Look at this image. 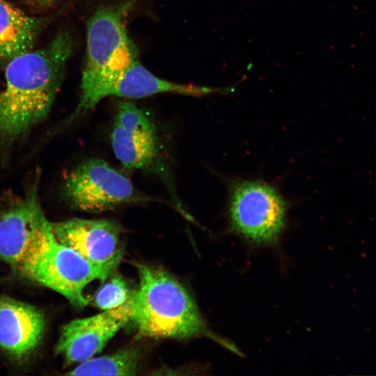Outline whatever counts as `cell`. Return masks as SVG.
Wrapping results in <instances>:
<instances>
[{
	"instance_id": "cell-11",
	"label": "cell",
	"mask_w": 376,
	"mask_h": 376,
	"mask_svg": "<svg viewBox=\"0 0 376 376\" xmlns=\"http://www.w3.org/2000/svg\"><path fill=\"white\" fill-rule=\"evenodd\" d=\"M45 314L37 307L0 296V349L15 361H24L43 338Z\"/></svg>"
},
{
	"instance_id": "cell-6",
	"label": "cell",
	"mask_w": 376,
	"mask_h": 376,
	"mask_svg": "<svg viewBox=\"0 0 376 376\" xmlns=\"http://www.w3.org/2000/svg\"><path fill=\"white\" fill-rule=\"evenodd\" d=\"M63 192L74 207L90 212L152 201L138 192L123 173L97 158L86 160L71 171L64 180Z\"/></svg>"
},
{
	"instance_id": "cell-5",
	"label": "cell",
	"mask_w": 376,
	"mask_h": 376,
	"mask_svg": "<svg viewBox=\"0 0 376 376\" xmlns=\"http://www.w3.org/2000/svg\"><path fill=\"white\" fill-rule=\"evenodd\" d=\"M286 203L272 186L240 181L231 191L229 214L234 231L257 246L273 245L285 227Z\"/></svg>"
},
{
	"instance_id": "cell-10",
	"label": "cell",
	"mask_w": 376,
	"mask_h": 376,
	"mask_svg": "<svg viewBox=\"0 0 376 376\" xmlns=\"http://www.w3.org/2000/svg\"><path fill=\"white\" fill-rule=\"evenodd\" d=\"M56 240L75 250L87 260L100 266L116 268L123 251L120 228L111 221L73 218L51 223Z\"/></svg>"
},
{
	"instance_id": "cell-8",
	"label": "cell",
	"mask_w": 376,
	"mask_h": 376,
	"mask_svg": "<svg viewBox=\"0 0 376 376\" xmlns=\"http://www.w3.org/2000/svg\"><path fill=\"white\" fill-rule=\"evenodd\" d=\"M128 300L116 308L63 325L55 347L56 354L61 355L67 364H72L82 363L101 352L118 331L130 321Z\"/></svg>"
},
{
	"instance_id": "cell-2",
	"label": "cell",
	"mask_w": 376,
	"mask_h": 376,
	"mask_svg": "<svg viewBox=\"0 0 376 376\" xmlns=\"http://www.w3.org/2000/svg\"><path fill=\"white\" fill-rule=\"evenodd\" d=\"M135 1L101 6L89 19L80 99L68 121L109 97L113 84L138 60L136 47L127 33L124 22Z\"/></svg>"
},
{
	"instance_id": "cell-4",
	"label": "cell",
	"mask_w": 376,
	"mask_h": 376,
	"mask_svg": "<svg viewBox=\"0 0 376 376\" xmlns=\"http://www.w3.org/2000/svg\"><path fill=\"white\" fill-rule=\"evenodd\" d=\"M115 267L91 263L75 250L59 243L52 231L16 269L26 278L62 295L71 304H88L85 288L91 282L104 281Z\"/></svg>"
},
{
	"instance_id": "cell-1",
	"label": "cell",
	"mask_w": 376,
	"mask_h": 376,
	"mask_svg": "<svg viewBox=\"0 0 376 376\" xmlns=\"http://www.w3.org/2000/svg\"><path fill=\"white\" fill-rule=\"evenodd\" d=\"M72 42L59 33L45 47L29 50L6 65L0 92V137L14 139L45 118L60 86Z\"/></svg>"
},
{
	"instance_id": "cell-12",
	"label": "cell",
	"mask_w": 376,
	"mask_h": 376,
	"mask_svg": "<svg viewBox=\"0 0 376 376\" xmlns=\"http://www.w3.org/2000/svg\"><path fill=\"white\" fill-rule=\"evenodd\" d=\"M230 90L173 82L157 77L136 60L111 88L109 96L143 98L159 93L203 97Z\"/></svg>"
},
{
	"instance_id": "cell-16",
	"label": "cell",
	"mask_w": 376,
	"mask_h": 376,
	"mask_svg": "<svg viewBox=\"0 0 376 376\" xmlns=\"http://www.w3.org/2000/svg\"><path fill=\"white\" fill-rule=\"evenodd\" d=\"M40 1L43 3L48 4V3L54 2L55 0H40Z\"/></svg>"
},
{
	"instance_id": "cell-14",
	"label": "cell",
	"mask_w": 376,
	"mask_h": 376,
	"mask_svg": "<svg viewBox=\"0 0 376 376\" xmlns=\"http://www.w3.org/2000/svg\"><path fill=\"white\" fill-rule=\"evenodd\" d=\"M141 354L136 349H124L113 354L91 358L72 369L70 375H134Z\"/></svg>"
},
{
	"instance_id": "cell-7",
	"label": "cell",
	"mask_w": 376,
	"mask_h": 376,
	"mask_svg": "<svg viewBox=\"0 0 376 376\" xmlns=\"http://www.w3.org/2000/svg\"><path fill=\"white\" fill-rule=\"evenodd\" d=\"M51 232L34 190L0 216V258L16 269Z\"/></svg>"
},
{
	"instance_id": "cell-13",
	"label": "cell",
	"mask_w": 376,
	"mask_h": 376,
	"mask_svg": "<svg viewBox=\"0 0 376 376\" xmlns=\"http://www.w3.org/2000/svg\"><path fill=\"white\" fill-rule=\"evenodd\" d=\"M40 22L0 0V61L8 63L32 49L40 31Z\"/></svg>"
},
{
	"instance_id": "cell-3",
	"label": "cell",
	"mask_w": 376,
	"mask_h": 376,
	"mask_svg": "<svg viewBox=\"0 0 376 376\" xmlns=\"http://www.w3.org/2000/svg\"><path fill=\"white\" fill-rule=\"evenodd\" d=\"M139 285L128 301L130 321L143 337L187 338L205 333L199 311L186 289L165 271L136 264Z\"/></svg>"
},
{
	"instance_id": "cell-9",
	"label": "cell",
	"mask_w": 376,
	"mask_h": 376,
	"mask_svg": "<svg viewBox=\"0 0 376 376\" xmlns=\"http://www.w3.org/2000/svg\"><path fill=\"white\" fill-rule=\"evenodd\" d=\"M114 155L127 169L152 165L159 154L156 127L149 116L134 103L118 102L111 134Z\"/></svg>"
},
{
	"instance_id": "cell-15",
	"label": "cell",
	"mask_w": 376,
	"mask_h": 376,
	"mask_svg": "<svg viewBox=\"0 0 376 376\" xmlns=\"http://www.w3.org/2000/svg\"><path fill=\"white\" fill-rule=\"evenodd\" d=\"M132 293L125 280L115 276L97 292L95 304L104 311L114 308L127 301Z\"/></svg>"
}]
</instances>
